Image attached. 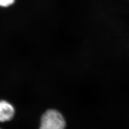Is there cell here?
I'll use <instances>...</instances> for the list:
<instances>
[{
    "label": "cell",
    "mask_w": 129,
    "mask_h": 129,
    "mask_svg": "<svg viewBox=\"0 0 129 129\" xmlns=\"http://www.w3.org/2000/svg\"><path fill=\"white\" fill-rule=\"evenodd\" d=\"M65 127V120L61 113L50 109L42 116L39 129H64Z\"/></svg>",
    "instance_id": "6da1fadb"
},
{
    "label": "cell",
    "mask_w": 129,
    "mask_h": 129,
    "mask_svg": "<svg viewBox=\"0 0 129 129\" xmlns=\"http://www.w3.org/2000/svg\"><path fill=\"white\" fill-rule=\"evenodd\" d=\"M15 114V109L11 104L5 101H0V122L11 120Z\"/></svg>",
    "instance_id": "7a4b0ae2"
},
{
    "label": "cell",
    "mask_w": 129,
    "mask_h": 129,
    "mask_svg": "<svg viewBox=\"0 0 129 129\" xmlns=\"http://www.w3.org/2000/svg\"><path fill=\"white\" fill-rule=\"evenodd\" d=\"M15 0H0V6L7 7L14 3Z\"/></svg>",
    "instance_id": "3957f363"
},
{
    "label": "cell",
    "mask_w": 129,
    "mask_h": 129,
    "mask_svg": "<svg viewBox=\"0 0 129 129\" xmlns=\"http://www.w3.org/2000/svg\"><path fill=\"white\" fill-rule=\"evenodd\" d=\"M0 129H1V128H0Z\"/></svg>",
    "instance_id": "277c9868"
}]
</instances>
